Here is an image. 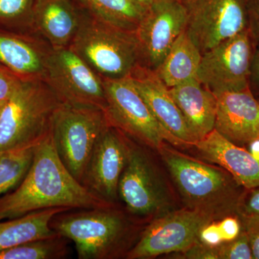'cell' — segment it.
I'll list each match as a JSON object with an SVG mask.
<instances>
[{"label":"cell","instance_id":"31","mask_svg":"<svg viewBox=\"0 0 259 259\" xmlns=\"http://www.w3.org/2000/svg\"><path fill=\"white\" fill-rule=\"evenodd\" d=\"M244 231L248 237L253 258L259 259V219L243 216Z\"/></svg>","mask_w":259,"mask_h":259},{"label":"cell","instance_id":"27","mask_svg":"<svg viewBox=\"0 0 259 259\" xmlns=\"http://www.w3.org/2000/svg\"><path fill=\"white\" fill-rule=\"evenodd\" d=\"M218 259H252L248 237L244 231L233 241L217 247Z\"/></svg>","mask_w":259,"mask_h":259},{"label":"cell","instance_id":"33","mask_svg":"<svg viewBox=\"0 0 259 259\" xmlns=\"http://www.w3.org/2000/svg\"><path fill=\"white\" fill-rule=\"evenodd\" d=\"M252 190L245 201L242 214L259 219V187Z\"/></svg>","mask_w":259,"mask_h":259},{"label":"cell","instance_id":"4","mask_svg":"<svg viewBox=\"0 0 259 259\" xmlns=\"http://www.w3.org/2000/svg\"><path fill=\"white\" fill-rule=\"evenodd\" d=\"M61 103L44 80H23L0 115V151L35 147L50 133Z\"/></svg>","mask_w":259,"mask_h":259},{"label":"cell","instance_id":"16","mask_svg":"<svg viewBox=\"0 0 259 259\" xmlns=\"http://www.w3.org/2000/svg\"><path fill=\"white\" fill-rule=\"evenodd\" d=\"M214 130L237 145L259 139V102L250 87L218 94Z\"/></svg>","mask_w":259,"mask_h":259},{"label":"cell","instance_id":"28","mask_svg":"<svg viewBox=\"0 0 259 259\" xmlns=\"http://www.w3.org/2000/svg\"><path fill=\"white\" fill-rule=\"evenodd\" d=\"M23 80L0 66V101L6 102L18 90Z\"/></svg>","mask_w":259,"mask_h":259},{"label":"cell","instance_id":"11","mask_svg":"<svg viewBox=\"0 0 259 259\" xmlns=\"http://www.w3.org/2000/svg\"><path fill=\"white\" fill-rule=\"evenodd\" d=\"M214 221L205 213L186 207L155 218L126 255L127 259L152 258L183 253L198 242L201 228Z\"/></svg>","mask_w":259,"mask_h":259},{"label":"cell","instance_id":"39","mask_svg":"<svg viewBox=\"0 0 259 259\" xmlns=\"http://www.w3.org/2000/svg\"><path fill=\"white\" fill-rule=\"evenodd\" d=\"M259 102V101H258Z\"/></svg>","mask_w":259,"mask_h":259},{"label":"cell","instance_id":"17","mask_svg":"<svg viewBox=\"0 0 259 259\" xmlns=\"http://www.w3.org/2000/svg\"><path fill=\"white\" fill-rule=\"evenodd\" d=\"M52 50L34 32L0 28V66L22 80H44Z\"/></svg>","mask_w":259,"mask_h":259},{"label":"cell","instance_id":"29","mask_svg":"<svg viewBox=\"0 0 259 259\" xmlns=\"http://www.w3.org/2000/svg\"><path fill=\"white\" fill-rule=\"evenodd\" d=\"M198 242L210 247H218L224 243L217 221H210L201 228L198 234Z\"/></svg>","mask_w":259,"mask_h":259},{"label":"cell","instance_id":"19","mask_svg":"<svg viewBox=\"0 0 259 259\" xmlns=\"http://www.w3.org/2000/svg\"><path fill=\"white\" fill-rule=\"evenodd\" d=\"M81 12L73 0H35L32 29L52 49L71 45L79 28Z\"/></svg>","mask_w":259,"mask_h":259},{"label":"cell","instance_id":"25","mask_svg":"<svg viewBox=\"0 0 259 259\" xmlns=\"http://www.w3.org/2000/svg\"><path fill=\"white\" fill-rule=\"evenodd\" d=\"M33 149L0 151V196L23 180L31 165Z\"/></svg>","mask_w":259,"mask_h":259},{"label":"cell","instance_id":"35","mask_svg":"<svg viewBox=\"0 0 259 259\" xmlns=\"http://www.w3.org/2000/svg\"><path fill=\"white\" fill-rule=\"evenodd\" d=\"M250 79L253 80V82L259 88V51H256L255 53H253L251 67H250Z\"/></svg>","mask_w":259,"mask_h":259},{"label":"cell","instance_id":"32","mask_svg":"<svg viewBox=\"0 0 259 259\" xmlns=\"http://www.w3.org/2000/svg\"><path fill=\"white\" fill-rule=\"evenodd\" d=\"M183 258L190 259H218L217 247H210L197 242L188 250L180 253Z\"/></svg>","mask_w":259,"mask_h":259},{"label":"cell","instance_id":"12","mask_svg":"<svg viewBox=\"0 0 259 259\" xmlns=\"http://www.w3.org/2000/svg\"><path fill=\"white\" fill-rule=\"evenodd\" d=\"M246 29L202 54L197 77L214 95L249 87L253 53Z\"/></svg>","mask_w":259,"mask_h":259},{"label":"cell","instance_id":"22","mask_svg":"<svg viewBox=\"0 0 259 259\" xmlns=\"http://www.w3.org/2000/svg\"><path fill=\"white\" fill-rule=\"evenodd\" d=\"M202 55L198 47L184 30L155 72L167 88H174L197 77Z\"/></svg>","mask_w":259,"mask_h":259},{"label":"cell","instance_id":"24","mask_svg":"<svg viewBox=\"0 0 259 259\" xmlns=\"http://www.w3.org/2000/svg\"><path fill=\"white\" fill-rule=\"evenodd\" d=\"M68 238L56 235L0 251V259H61L69 254Z\"/></svg>","mask_w":259,"mask_h":259},{"label":"cell","instance_id":"15","mask_svg":"<svg viewBox=\"0 0 259 259\" xmlns=\"http://www.w3.org/2000/svg\"><path fill=\"white\" fill-rule=\"evenodd\" d=\"M135 87L160 125L183 147H192L197 139L172 98L169 88L154 70L139 65L130 75Z\"/></svg>","mask_w":259,"mask_h":259},{"label":"cell","instance_id":"13","mask_svg":"<svg viewBox=\"0 0 259 259\" xmlns=\"http://www.w3.org/2000/svg\"><path fill=\"white\" fill-rule=\"evenodd\" d=\"M187 25L181 0H153L136 30L142 65L156 69Z\"/></svg>","mask_w":259,"mask_h":259},{"label":"cell","instance_id":"6","mask_svg":"<svg viewBox=\"0 0 259 259\" xmlns=\"http://www.w3.org/2000/svg\"><path fill=\"white\" fill-rule=\"evenodd\" d=\"M109 125L105 111L98 107L62 102L54 113L51 128L56 151L81 184L95 145Z\"/></svg>","mask_w":259,"mask_h":259},{"label":"cell","instance_id":"8","mask_svg":"<svg viewBox=\"0 0 259 259\" xmlns=\"http://www.w3.org/2000/svg\"><path fill=\"white\" fill-rule=\"evenodd\" d=\"M118 196L125 210L139 221L165 214L170 207L169 194L156 166L144 148L131 139Z\"/></svg>","mask_w":259,"mask_h":259},{"label":"cell","instance_id":"9","mask_svg":"<svg viewBox=\"0 0 259 259\" xmlns=\"http://www.w3.org/2000/svg\"><path fill=\"white\" fill-rule=\"evenodd\" d=\"M251 0H181L186 31L201 53L248 29Z\"/></svg>","mask_w":259,"mask_h":259},{"label":"cell","instance_id":"3","mask_svg":"<svg viewBox=\"0 0 259 259\" xmlns=\"http://www.w3.org/2000/svg\"><path fill=\"white\" fill-rule=\"evenodd\" d=\"M157 150L186 207L205 213L214 221L238 209L240 185L226 170L190 157L165 143Z\"/></svg>","mask_w":259,"mask_h":259},{"label":"cell","instance_id":"18","mask_svg":"<svg viewBox=\"0 0 259 259\" xmlns=\"http://www.w3.org/2000/svg\"><path fill=\"white\" fill-rule=\"evenodd\" d=\"M192 147L204 159L228 171L241 187L249 190L259 187V159L245 148L228 141L216 130Z\"/></svg>","mask_w":259,"mask_h":259},{"label":"cell","instance_id":"34","mask_svg":"<svg viewBox=\"0 0 259 259\" xmlns=\"http://www.w3.org/2000/svg\"><path fill=\"white\" fill-rule=\"evenodd\" d=\"M249 20H251L253 34L259 42V0L250 1Z\"/></svg>","mask_w":259,"mask_h":259},{"label":"cell","instance_id":"10","mask_svg":"<svg viewBox=\"0 0 259 259\" xmlns=\"http://www.w3.org/2000/svg\"><path fill=\"white\" fill-rule=\"evenodd\" d=\"M44 81L61 102L106 108L102 78L69 47L53 49Z\"/></svg>","mask_w":259,"mask_h":259},{"label":"cell","instance_id":"23","mask_svg":"<svg viewBox=\"0 0 259 259\" xmlns=\"http://www.w3.org/2000/svg\"><path fill=\"white\" fill-rule=\"evenodd\" d=\"M82 13L100 21L136 32L147 5L138 0H73Z\"/></svg>","mask_w":259,"mask_h":259},{"label":"cell","instance_id":"2","mask_svg":"<svg viewBox=\"0 0 259 259\" xmlns=\"http://www.w3.org/2000/svg\"><path fill=\"white\" fill-rule=\"evenodd\" d=\"M139 221L116 204L58 213L50 227L74 243L79 259L126 257L139 240Z\"/></svg>","mask_w":259,"mask_h":259},{"label":"cell","instance_id":"21","mask_svg":"<svg viewBox=\"0 0 259 259\" xmlns=\"http://www.w3.org/2000/svg\"><path fill=\"white\" fill-rule=\"evenodd\" d=\"M68 207H53L28 213L9 221H0V251L33 240L58 235L50 227L51 219Z\"/></svg>","mask_w":259,"mask_h":259},{"label":"cell","instance_id":"5","mask_svg":"<svg viewBox=\"0 0 259 259\" xmlns=\"http://www.w3.org/2000/svg\"><path fill=\"white\" fill-rule=\"evenodd\" d=\"M69 48L102 79L127 77L142 65L136 32L100 21L82 12Z\"/></svg>","mask_w":259,"mask_h":259},{"label":"cell","instance_id":"14","mask_svg":"<svg viewBox=\"0 0 259 259\" xmlns=\"http://www.w3.org/2000/svg\"><path fill=\"white\" fill-rule=\"evenodd\" d=\"M130 139L109 125L94 148L83 175L82 185L104 200L116 204L118 186L128 158Z\"/></svg>","mask_w":259,"mask_h":259},{"label":"cell","instance_id":"37","mask_svg":"<svg viewBox=\"0 0 259 259\" xmlns=\"http://www.w3.org/2000/svg\"><path fill=\"white\" fill-rule=\"evenodd\" d=\"M138 1L141 2V3H143V4L147 5V6H148V5L152 3L153 0H138Z\"/></svg>","mask_w":259,"mask_h":259},{"label":"cell","instance_id":"7","mask_svg":"<svg viewBox=\"0 0 259 259\" xmlns=\"http://www.w3.org/2000/svg\"><path fill=\"white\" fill-rule=\"evenodd\" d=\"M109 124L141 144L158 149L165 142L182 146L153 115L130 76L102 79Z\"/></svg>","mask_w":259,"mask_h":259},{"label":"cell","instance_id":"20","mask_svg":"<svg viewBox=\"0 0 259 259\" xmlns=\"http://www.w3.org/2000/svg\"><path fill=\"white\" fill-rule=\"evenodd\" d=\"M169 92L197 142L212 132L217 113V97L197 77L169 88Z\"/></svg>","mask_w":259,"mask_h":259},{"label":"cell","instance_id":"36","mask_svg":"<svg viewBox=\"0 0 259 259\" xmlns=\"http://www.w3.org/2000/svg\"><path fill=\"white\" fill-rule=\"evenodd\" d=\"M249 152L254 156L255 158L259 159V139H255L250 142L249 144Z\"/></svg>","mask_w":259,"mask_h":259},{"label":"cell","instance_id":"26","mask_svg":"<svg viewBox=\"0 0 259 259\" xmlns=\"http://www.w3.org/2000/svg\"><path fill=\"white\" fill-rule=\"evenodd\" d=\"M35 0H0V28L32 32V11Z\"/></svg>","mask_w":259,"mask_h":259},{"label":"cell","instance_id":"38","mask_svg":"<svg viewBox=\"0 0 259 259\" xmlns=\"http://www.w3.org/2000/svg\"><path fill=\"white\" fill-rule=\"evenodd\" d=\"M5 102H6L0 101V115H1V112L3 111V107H4Z\"/></svg>","mask_w":259,"mask_h":259},{"label":"cell","instance_id":"30","mask_svg":"<svg viewBox=\"0 0 259 259\" xmlns=\"http://www.w3.org/2000/svg\"><path fill=\"white\" fill-rule=\"evenodd\" d=\"M218 222L224 243L233 241L241 233V223L235 216L227 215L218 220Z\"/></svg>","mask_w":259,"mask_h":259},{"label":"cell","instance_id":"1","mask_svg":"<svg viewBox=\"0 0 259 259\" xmlns=\"http://www.w3.org/2000/svg\"><path fill=\"white\" fill-rule=\"evenodd\" d=\"M113 204L90 192L70 173L56 151L51 128L34 147L31 165L18 188L0 197V221L53 207L88 209Z\"/></svg>","mask_w":259,"mask_h":259}]
</instances>
